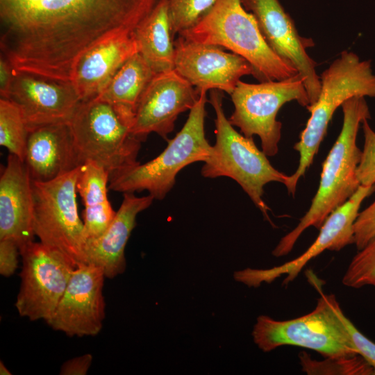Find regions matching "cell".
<instances>
[{"label":"cell","mask_w":375,"mask_h":375,"mask_svg":"<svg viewBox=\"0 0 375 375\" xmlns=\"http://www.w3.org/2000/svg\"><path fill=\"white\" fill-rule=\"evenodd\" d=\"M158 0H0L1 51L18 72L72 82L92 49L133 31Z\"/></svg>","instance_id":"cell-1"},{"label":"cell","mask_w":375,"mask_h":375,"mask_svg":"<svg viewBox=\"0 0 375 375\" xmlns=\"http://www.w3.org/2000/svg\"><path fill=\"white\" fill-rule=\"evenodd\" d=\"M343 124L339 136L322 165L318 190L310 207L297 226L283 236L272 251L276 257L289 253L310 226L321 228L328 216L346 202L360 185L356 171L362 151L356 143L360 124L371 118L364 97H353L341 106Z\"/></svg>","instance_id":"cell-2"},{"label":"cell","mask_w":375,"mask_h":375,"mask_svg":"<svg viewBox=\"0 0 375 375\" xmlns=\"http://www.w3.org/2000/svg\"><path fill=\"white\" fill-rule=\"evenodd\" d=\"M319 78V97L306 108L310 117L294 145L299 153V165L285 185L293 196L299 180L312 165L337 108L353 97H375V73L371 60H361L352 51H342Z\"/></svg>","instance_id":"cell-3"},{"label":"cell","mask_w":375,"mask_h":375,"mask_svg":"<svg viewBox=\"0 0 375 375\" xmlns=\"http://www.w3.org/2000/svg\"><path fill=\"white\" fill-rule=\"evenodd\" d=\"M188 40L226 48L247 60L258 80H283L298 74L268 46L253 15L242 0H217L193 27L178 34Z\"/></svg>","instance_id":"cell-4"},{"label":"cell","mask_w":375,"mask_h":375,"mask_svg":"<svg viewBox=\"0 0 375 375\" xmlns=\"http://www.w3.org/2000/svg\"><path fill=\"white\" fill-rule=\"evenodd\" d=\"M223 94L211 90L209 102L213 107L216 142L201 168L206 178L229 177L248 194L265 217L270 221L269 207L262 199L264 186L270 182L285 185L289 176L275 169L267 155L256 147L253 138L238 133L226 117L222 106Z\"/></svg>","instance_id":"cell-5"},{"label":"cell","mask_w":375,"mask_h":375,"mask_svg":"<svg viewBox=\"0 0 375 375\" xmlns=\"http://www.w3.org/2000/svg\"><path fill=\"white\" fill-rule=\"evenodd\" d=\"M206 92H200L183 128L169 140L162 153L112 177L109 189L123 194L146 190L154 199L162 200L174 187L181 169L193 162L206 161L212 149L204 130Z\"/></svg>","instance_id":"cell-6"},{"label":"cell","mask_w":375,"mask_h":375,"mask_svg":"<svg viewBox=\"0 0 375 375\" xmlns=\"http://www.w3.org/2000/svg\"><path fill=\"white\" fill-rule=\"evenodd\" d=\"M82 165L94 162L103 167L110 179L140 162L142 142L113 106L99 97L81 101L69 122Z\"/></svg>","instance_id":"cell-7"},{"label":"cell","mask_w":375,"mask_h":375,"mask_svg":"<svg viewBox=\"0 0 375 375\" xmlns=\"http://www.w3.org/2000/svg\"><path fill=\"white\" fill-rule=\"evenodd\" d=\"M81 167L51 181H32L35 236L76 268L86 264L84 226L76 201Z\"/></svg>","instance_id":"cell-8"},{"label":"cell","mask_w":375,"mask_h":375,"mask_svg":"<svg viewBox=\"0 0 375 375\" xmlns=\"http://www.w3.org/2000/svg\"><path fill=\"white\" fill-rule=\"evenodd\" d=\"M230 95L234 111L228 118L229 122L238 127L246 137L259 136L262 150L267 156H274L278 151L282 124L276 117L280 108L292 101L306 108L310 104L299 74L258 84L240 80Z\"/></svg>","instance_id":"cell-9"},{"label":"cell","mask_w":375,"mask_h":375,"mask_svg":"<svg viewBox=\"0 0 375 375\" xmlns=\"http://www.w3.org/2000/svg\"><path fill=\"white\" fill-rule=\"evenodd\" d=\"M253 341L263 351L292 345L315 351L324 357L356 355L341 326L319 297L310 312L289 320L258 317L252 332Z\"/></svg>","instance_id":"cell-10"},{"label":"cell","mask_w":375,"mask_h":375,"mask_svg":"<svg viewBox=\"0 0 375 375\" xmlns=\"http://www.w3.org/2000/svg\"><path fill=\"white\" fill-rule=\"evenodd\" d=\"M22 258L21 285L15 308L31 321L47 322L53 316L76 268L60 253L40 242L19 250Z\"/></svg>","instance_id":"cell-11"},{"label":"cell","mask_w":375,"mask_h":375,"mask_svg":"<svg viewBox=\"0 0 375 375\" xmlns=\"http://www.w3.org/2000/svg\"><path fill=\"white\" fill-rule=\"evenodd\" d=\"M375 192V184L360 185L355 193L342 205L335 209L319 228V233L301 256L282 265L267 269L247 268L235 272V279L249 287H258L263 282L270 283L285 275L283 285L294 281L309 261L325 250L340 251L354 243L353 225L359 209L365 198Z\"/></svg>","instance_id":"cell-12"},{"label":"cell","mask_w":375,"mask_h":375,"mask_svg":"<svg viewBox=\"0 0 375 375\" xmlns=\"http://www.w3.org/2000/svg\"><path fill=\"white\" fill-rule=\"evenodd\" d=\"M242 3L255 17L270 49L302 77L310 106L312 105L321 89L317 63L307 53V49L315 45L313 40L299 34L294 21L278 0H242Z\"/></svg>","instance_id":"cell-13"},{"label":"cell","mask_w":375,"mask_h":375,"mask_svg":"<svg viewBox=\"0 0 375 375\" xmlns=\"http://www.w3.org/2000/svg\"><path fill=\"white\" fill-rule=\"evenodd\" d=\"M199 95L175 69L155 74L138 103L131 134L142 142L151 133L167 140L178 116L190 110Z\"/></svg>","instance_id":"cell-14"},{"label":"cell","mask_w":375,"mask_h":375,"mask_svg":"<svg viewBox=\"0 0 375 375\" xmlns=\"http://www.w3.org/2000/svg\"><path fill=\"white\" fill-rule=\"evenodd\" d=\"M174 45V69L199 93L218 90L231 94L242 76L257 77L248 60L220 47L195 42L181 35Z\"/></svg>","instance_id":"cell-15"},{"label":"cell","mask_w":375,"mask_h":375,"mask_svg":"<svg viewBox=\"0 0 375 375\" xmlns=\"http://www.w3.org/2000/svg\"><path fill=\"white\" fill-rule=\"evenodd\" d=\"M105 278L103 270L94 265L75 268L47 324L68 336L97 335L105 318Z\"/></svg>","instance_id":"cell-16"},{"label":"cell","mask_w":375,"mask_h":375,"mask_svg":"<svg viewBox=\"0 0 375 375\" xmlns=\"http://www.w3.org/2000/svg\"><path fill=\"white\" fill-rule=\"evenodd\" d=\"M20 108L28 130L69 122L81 99L72 82H62L15 69L7 98Z\"/></svg>","instance_id":"cell-17"},{"label":"cell","mask_w":375,"mask_h":375,"mask_svg":"<svg viewBox=\"0 0 375 375\" xmlns=\"http://www.w3.org/2000/svg\"><path fill=\"white\" fill-rule=\"evenodd\" d=\"M32 179L24 162L9 153L0 177V240H10L20 250L34 241Z\"/></svg>","instance_id":"cell-18"},{"label":"cell","mask_w":375,"mask_h":375,"mask_svg":"<svg viewBox=\"0 0 375 375\" xmlns=\"http://www.w3.org/2000/svg\"><path fill=\"white\" fill-rule=\"evenodd\" d=\"M28 131L24 162L32 181H51L83 165L69 122L42 125Z\"/></svg>","instance_id":"cell-19"},{"label":"cell","mask_w":375,"mask_h":375,"mask_svg":"<svg viewBox=\"0 0 375 375\" xmlns=\"http://www.w3.org/2000/svg\"><path fill=\"white\" fill-rule=\"evenodd\" d=\"M123 197L122 203L106 232L85 247L86 264L101 267L109 278L124 272V250L135 226L137 215L148 208L154 200L150 194L136 197L133 192H125Z\"/></svg>","instance_id":"cell-20"},{"label":"cell","mask_w":375,"mask_h":375,"mask_svg":"<svg viewBox=\"0 0 375 375\" xmlns=\"http://www.w3.org/2000/svg\"><path fill=\"white\" fill-rule=\"evenodd\" d=\"M133 31L119 34L99 44L80 60L72 83L81 101L97 97L119 68L138 53Z\"/></svg>","instance_id":"cell-21"},{"label":"cell","mask_w":375,"mask_h":375,"mask_svg":"<svg viewBox=\"0 0 375 375\" xmlns=\"http://www.w3.org/2000/svg\"><path fill=\"white\" fill-rule=\"evenodd\" d=\"M109 181L108 172L98 164L88 161L82 165L76 188L84 205L85 247L103 235L116 214L107 195Z\"/></svg>","instance_id":"cell-22"},{"label":"cell","mask_w":375,"mask_h":375,"mask_svg":"<svg viewBox=\"0 0 375 375\" xmlns=\"http://www.w3.org/2000/svg\"><path fill=\"white\" fill-rule=\"evenodd\" d=\"M138 53L156 73L174 69L168 0H158L133 31Z\"/></svg>","instance_id":"cell-23"},{"label":"cell","mask_w":375,"mask_h":375,"mask_svg":"<svg viewBox=\"0 0 375 375\" xmlns=\"http://www.w3.org/2000/svg\"><path fill=\"white\" fill-rule=\"evenodd\" d=\"M155 74L137 53L119 68L97 95L113 106L130 131L139 100Z\"/></svg>","instance_id":"cell-24"},{"label":"cell","mask_w":375,"mask_h":375,"mask_svg":"<svg viewBox=\"0 0 375 375\" xmlns=\"http://www.w3.org/2000/svg\"><path fill=\"white\" fill-rule=\"evenodd\" d=\"M28 128L19 106L0 99V144L24 161Z\"/></svg>","instance_id":"cell-25"},{"label":"cell","mask_w":375,"mask_h":375,"mask_svg":"<svg viewBox=\"0 0 375 375\" xmlns=\"http://www.w3.org/2000/svg\"><path fill=\"white\" fill-rule=\"evenodd\" d=\"M299 358L302 371L309 375H374L372 367L358 354L316 360L301 351Z\"/></svg>","instance_id":"cell-26"},{"label":"cell","mask_w":375,"mask_h":375,"mask_svg":"<svg viewBox=\"0 0 375 375\" xmlns=\"http://www.w3.org/2000/svg\"><path fill=\"white\" fill-rule=\"evenodd\" d=\"M318 290L320 297L341 326L352 349L369 363L375 375V342L364 335L346 317L334 294H325L320 288Z\"/></svg>","instance_id":"cell-27"},{"label":"cell","mask_w":375,"mask_h":375,"mask_svg":"<svg viewBox=\"0 0 375 375\" xmlns=\"http://www.w3.org/2000/svg\"><path fill=\"white\" fill-rule=\"evenodd\" d=\"M217 0H168L173 38L196 25L213 7Z\"/></svg>","instance_id":"cell-28"},{"label":"cell","mask_w":375,"mask_h":375,"mask_svg":"<svg viewBox=\"0 0 375 375\" xmlns=\"http://www.w3.org/2000/svg\"><path fill=\"white\" fill-rule=\"evenodd\" d=\"M342 283L355 289L367 285L375 288V235L353 258Z\"/></svg>","instance_id":"cell-29"},{"label":"cell","mask_w":375,"mask_h":375,"mask_svg":"<svg viewBox=\"0 0 375 375\" xmlns=\"http://www.w3.org/2000/svg\"><path fill=\"white\" fill-rule=\"evenodd\" d=\"M364 146L356 175L361 185L375 184V131L371 128L368 119L362 123Z\"/></svg>","instance_id":"cell-30"},{"label":"cell","mask_w":375,"mask_h":375,"mask_svg":"<svg viewBox=\"0 0 375 375\" xmlns=\"http://www.w3.org/2000/svg\"><path fill=\"white\" fill-rule=\"evenodd\" d=\"M354 244L357 249H362L375 235V200L359 212L353 225Z\"/></svg>","instance_id":"cell-31"},{"label":"cell","mask_w":375,"mask_h":375,"mask_svg":"<svg viewBox=\"0 0 375 375\" xmlns=\"http://www.w3.org/2000/svg\"><path fill=\"white\" fill-rule=\"evenodd\" d=\"M19 249L17 244L10 240H0V274L6 277L12 276L18 265Z\"/></svg>","instance_id":"cell-32"},{"label":"cell","mask_w":375,"mask_h":375,"mask_svg":"<svg viewBox=\"0 0 375 375\" xmlns=\"http://www.w3.org/2000/svg\"><path fill=\"white\" fill-rule=\"evenodd\" d=\"M92 356L86 353L65 362L60 371L62 375H85L92 364Z\"/></svg>","instance_id":"cell-33"},{"label":"cell","mask_w":375,"mask_h":375,"mask_svg":"<svg viewBox=\"0 0 375 375\" xmlns=\"http://www.w3.org/2000/svg\"><path fill=\"white\" fill-rule=\"evenodd\" d=\"M15 69L8 58L1 53L0 56V94L7 99L14 78Z\"/></svg>","instance_id":"cell-34"},{"label":"cell","mask_w":375,"mask_h":375,"mask_svg":"<svg viewBox=\"0 0 375 375\" xmlns=\"http://www.w3.org/2000/svg\"><path fill=\"white\" fill-rule=\"evenodd\" d=\"M0 374L1 375H8V374L10 375L11 374L8 369L6 368V367L4 365L2 361L0 362Z\"/></svg>","instance_id":"cell-35"}]
</instances>
